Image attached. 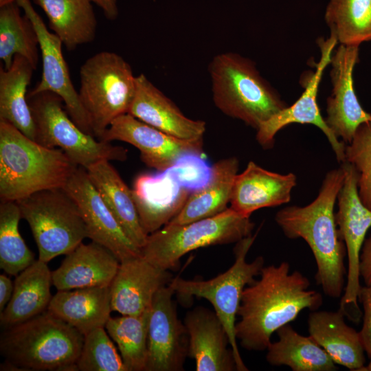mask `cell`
Segmentation results:
<instances>
[{
	"instance_id": "1",
	"label": "cell",
	"mask_w": 371,
	"mask_h": 371,
	"mask_svg": "<svg viewBox=\"0 0 371 371\" xmlns=\"http://www.w3.org/2000/svg\"><path fill=\"white\" fill-rule=\"evenodd\" d=\"M259 276L243 291L235 326L240 346L253 351L267 350L273 333L323 303L322 295L309 289V280L299 271L291 273L287 262L264 266Z\"/></svg>"
},
{
	"instance_id": "2",
	"label": "cell",
	"mask_w": 371,
	"mask_h": 371,
	"mask_svg": "<svg viewBox=\"0 0 371 371\" xmlns=\"http://www.w3.org/2000/svg\"><path fill=\"white\" fill-rule=\"evenodd\" d=\"M344 180L341 166L325 176L317 197L305 206L291 205L279 210L275 220L289 238H302L315 260L316 283L332 298L342 296L347 269L346 248L335 222L334 207Z\"/></svg>"
},
{
	"instance_id": "3",
	"label": "cell",
	"mask_w": 371,
	"mask_h": 371,
	"mask_svg": "<svg viewBox=\"0 0 371 371\" xmlns=\"http://www.w3.org/2000/svg\"><path fill=\"white\" fill-rule=\"evenodd\" d=\"M83 341L81 333L46 311L2 333L1 370L78 371Z\"/></svg>"
},
{
	"instance_id": "4",
	"label": "cell",
	"mask_w": 371,
	"mask_h": 371,
	"mask_svg": "<svg viewBox=\"0 0 371 371\" xmlns=\"http://www.w3.org/2000/svg\"><path fill=\"white\" fill-rule=\"evenodd\" d=\"M60 148L30 139L0 120V198L16 201L47 189L64 188L78 168Z\"/></svg>"
},
{
	"instance_id": "5",
	"label": "cell",
	"mask_w": 371,
	"mask_h": 371,
	"mask_svg": "<svg viewBox=\"0 0 371 371\" xmlns=\"http://www.w3.org/2000/svg\"><path fill=\"white\" fill-rule=\"evenodd\" d=\"M208 71L216 106L226 115L256 130L288 106L248 58L223 52L212 58Z\"/></svg>"
},
{
	"instance_id": "6",
	"label": "cell",
	"mask_w": 371,
	"mask_h": 371,
	"mask_svg": "<svg viewBox=\"0 0 371 371\" xmlns=\"http://www.w3.org/2000/svg\"><path fill=\"white\" fill-rule=\"evenodd\" d=\"M81 104L95 137L100 139L111 122L128 113L136 91V76L131 65L112 52H100L80 67Z\"/></svg>"
},
{
	"instance_id": "7",
	"label": "cell",
	"mask_w": 371,
	"mask_h": 371,
	"mask_svg": "<svg viewBox=\"0 0 371 371\" xmlns=\"http://www.w3.org/2000/svg\"><path fill=\"white\" fill-rule=\"evenodd\" d=\"M257 234L258 232L236 243L234 262L224 273L207 280H185L177 276L170 283L175 294L184 303L195 296L207 300L213 306L227 333L238 371L248 370L240 354L235 333L242 293L244 289L260 275L265 266L262 256H258L250 262L246 259Z\"/></svg>"
},
{
	"instance_id": "8",
	"label": "cell",
	"mask_w": 371,
	"mask_h": 371,
	"mask_svg": "<svg viewBox=\"0 0 371 371\" xmlns=\"http://www.w3.org/2000/svg\"><path fill=\"white\" fill-rule=\"evenodd\" d=\"M250 217L230 207L220 214L183 225L166 224L148 236L142 257L163 270H174L180 259L194 249L237 243L252 234Z\"/></svg>"
},
{
	"instance_id": "9",
	"label": "cell",
	"mask_w": 371,
	"mask_h": 371,
	"mask_svg": "<svg viewBox=\"0 0 371 371\" xmlns=\"http://www.w3.org/2000/svg\"><path fill=\"white\" fill-rule=\"evenodd\" d=\"M32 231L39 260L48 262L88 238L80 208L65 188L43 190L16 201Z\"/></svg>"
},
{
	"instance_id": "10",
	"label": "cell",
	"mask_w": 371,
	"mask_h": 371,
	"mask_svg": "<svg viewBox=\"0 0 371 371\" xmlns=\"http://www.w3.org/2000/svg\"><path fill=\"white\" fill-rule=\"evenodd\" d=\"M35 125L34 141L43 146L58 148L78 166L87 169L101 161L127 159V150L98 139L82 131L63 108V99L46 91L27 94Z\"/></svg>"
},
{
	"instance_id": "11",
	"label": "cell",
	"mask_w": 371,
	"mask_h": 371,
	"mask_svg": "<svg viewBox=\"0 0 371 371\" xmlns=\"http://www.w3.org/2000/svg\"><path fill=\"white\" fill-rule=\"evenodd\" d=\"M341 164L344 171V180L337 195L338 209L335 218L339 235L346 248L348 268L339 310L350 320L359 322L362 316L358 304V295L361 286L360 253L366 234L371 227V210L364 205L360 199L357 170L347 161Z\"/></svg>"
},
{
	"instance_id": "12",
	"label": "cell",
	"mask_w": 371,
	"mask_h": 371,
	"mask_svg": "<svg viewBox=\"0 0 371 371\" xmlns=\"http://www.w3.org/2000/svg\"><path fill=\"white\" fill-rule=\"evenodd\" d=\"M338 43L336 37L330 34L327 38H319L317 45L320 58L315 63L314 71L306 75L303 87L304 91L290 106L282 109L264 122L256 130V140L265 149L273 146L275 136L284 127L291 124H312L319 128L326 135L339 163L345 161L346 144L339 140L327 125L322 116L317 103V95L322 76L330 65L335 48Z\"/></svg>"
},
{
	"instance_id": "13",
	"label": "cell",
	"mask_w": 371,
	"mask_h": 371,
	"mask_svg": "<svg viewBox=\"0 0 371 371\" xmlns=\"http://www.w3.org/2000/svg\"><path fill=\"white\" fill-rule=\"evenodd\" d=\"M170 284L155 295L150 308L146 371H181L188 357L189 337L178 318Z\"/></svg>"
},
{
	"instance_id": "14",
	"label": "cell",
	"mask_w": 371,
	"mask_h": 371,
	"mask_svg": "<svg viewBox=\"0 0 371 371\" xmlns=\"http://www.w3.org/2000/svg\"><path fill=\"white\" fill-rule=\"evenodd\" d=\"M32 21L41 52L42 75L41 80L30 91H52L63 100L66 111L75 124L84 132L94 136L89 117L83 108L63 54L61 40L47 30L44 21L34 10L30 0H14ZM95 137V136H94Z\"/></svg>"
},
{
	"instance_id": "15",
	"label": "cell",
	"mask_w": 371,
	"mask_h": 371,
	"mask_svg": "<svg viewBox=\"0 0 371 371\" xmlns=\"http://www.w3.org/2000/svg\"><path fill=\"white\" fill-rule=\"evenodd\" d=\"M77 203L88 238L111 251L120 262L142 256V251L126 235L91 181L79 166L64 188Z\"/></svg>"
},
{
	"instance_id": "16",
	"label": "cell",
	"mask_w": 371,
	"mask_h": 371,
	"mask_svg": "<svg viewBox=\"0 0 371 371\" xmlns=\"http://www.w3.org/2000/svg\"><path fill=\"white\" fill-rule=\"evenodd\" d=\"M359 46L340 45L333 53L330 65L332 93L326 101L325 121L337 138L348 144L357 128L371 120L354 88L353 71L359 62Z\"/></svg>"
},
{
	"instance_id": "17",
	"label": "cell",
	"mask_w": 371,
	"mask_h": 371,
	"mask_svg": "<svg viewBox=\"0 0 371 371\" xmlns=\"http://www.w3.org/2000/svg\"><path fill=\"white\" fill-rule=\"evenodd\" d=\"M99 140H118L130 144L140 152L148 167L164 171L182 154L203 153V140L187 141L172 137L135 117L130 113L115 118Z\"/></svg>"
},
{
	"instance_id": "18",
	"label": "cell",
	"mask_w": 371,
	"mask_h": 371,
	"mask_svg": "<svg viewBox=\"0 0 371 371\" xmlns=\"http://www.w3.org/2000/svg\"><path fill=\"white\" fill-rule=\"evenodd\" d=\"M173 276L142 256L120 262L111 285L112 311L122 315H139L150 308L156 293Z\"/></svg>"
},
{
	"instance_id": "19",
	"label": "cell",
	"mask_w": 371,
	"mask_h": 371,
	"mask_svg": "<svg viewBox=\"0 0 371 371\" xmlns=\"http://www.w3.org/2000/svg\"><path fill=\"white\" fill-rule=\"evenodd\" d=\"M172 137L203 140L206 123L186 117L178 106L143 74L136 76V91L128 113Z\"/></svg>"
},
{
	"instance_id": "20",
	"label": "cell",
	"mask_w": 371,
	"mask_h": 371,
	"mask_svg": "<svg viewBox=\"0 0 371 371\" xmlns=\"http://www.w3.org/2000/svg\"><path fill=\"white\" fill-rule=\"evenodd\" d=\"M131 192L140 223L148 235L176 216L191 194L164 171L139 175Z\"/></svg>"
},
{
	"instance_id": "21",
	"label": "cell",
	"mask_w": 371,
	"mask_h": 371,
	"mask_svg": "<svg viewBox=\"0 0 371 371\" xmlns=\"http://www.w3.org/2000/svg\"><path fill=\"white\" fill-rule=\"evenodd\" d=\"M188 357L197 371H233L236 365L227 333L215 312L199 306L188 312Z\"/></svg>"
},
{
	"instance_id": "22",
	"label": "cell",
	"mask_w": 371,
	"mask_h": 371,
	"mask_svg": "<svg viewBox=\"0 0 371 371\" xmlns=\"http://www.w3.org/2000/svg\"><path fill=\"white\" fill-rule=\"evenodd\" d=\"M296 183L295 174L271 172L251 161L244 171L236 176L229 207L250 217L257 210L289 203Z\"/></svg>"
},
{
	"instance_id": "23",
	"label": "cell",
	"mask_w": 371,
	"mask_h": 371,
	"mask_svg": "<svg viewBox=\"0 0 371 371\" xmlns=\"http://www.w3.org/2000/svg\"><path fill=\"white\" fill-rule=\"evenodd\" d=\"M120 265L106 247L93 241L82 243L52 271V283L57 291L110 286Z\"/></svg>"
},
{
	"instance_id": "24",
	"label": "cell",
	"mask_w": 371,
	"mask_h": 371,
	"mask_svg": "<svg viewBox=\"0 0 371 371\" xmlns=\"http://www.w3.org/2000/svg\"><path fill=\"white\" fill-rule=\"evenodd\" d=\"M341 311H313L308 330L333 361L352 371L366 365L365 349L359 332L346 324Z\"/></svg>"
},
{
	"instance_id": "25",
	"label": "cell",
	"mask_w": 371,
	"mask_h": 371,
	"mask_svg": "<svg viewBox=\"0 0 371 371\" xmlns=\"http://www.w3.org/2000/svg\"><path fill=\"white\" fill-rule=\"evenodd\" d=\"M111 301L110 286L58 291L47 311L85 336L105 327L112 311Z\"/></svg>"
},
{
	"instance_id": "26",
	"label": "cell",
	"mask_w": 371,
	"mask_h": 371,
	"mask_svg": "<svg viewBox=\"0 0 371 371\" xmlns=\"http://www.w3.org/2000/svg\"><path fill=\"white\" fill-rule=\"evenodd\" d=\"M86 170L91 181L126 235L142 249L148 235L140 223L131 189L110 161L101 160Z\"/></svg>"
},
{
	"instance_id": "27",
	"label": "cell",
	"mask_w": 371,
	"mask_h": 371,
	"mask_svg": "<svg viewBox=\"0 0 371 371\" xmlns=\"http://www.w3.org/2000/svg\"><path fill=\"white\" fill-rule=\"evenodd\" d=\"M52 284L47 263L36 260L16 276L12 297L0 313L1 325L8 328L46 311L52 298Z\"/></svg>"
},
{
	"instance_id": "28",
	"label": "cell",
	"mask_w": 371,
	"mask_h": 371,
	"mask_svg": "<svg viewBox=\"0 0 371 371\" xmlns=\"http://www.w3.org/2000/svg\"><path fill=\"white\" fill-rule=\"evenodd\" d=\"M45 12L50 29L67 50L91 43L98 22L91 0H33Z\"/></svg>"
},
{
	"instance_id": "29",
	"label": "cell",
	"mask_w": 371,
	"mask_h": 371,
	"mask_svg": "<svg viewBox=\"0 0 371 371\" xmlns=\"http://www.w3.org/2000/svg\"><path fill=\"white\" fill-rule=\"evenodd\" d=\"M34 68L23 56H14L8 69L0 67V120H4L34 141L35 125L27 89Z\"/></svg>"
},
{
	"instance_id": "30",
	"label": "cell",
	"mask_w": 371,
	"mask_h": 371,
	"mask_svg": "<svg viewBox=\"0 0 371 371\" xmlns=\"http://www.w3.org/2000/svg\"><path fill=\"white\" fill-rule=\"evenodd\" d=\"M239 161L235 157L213 165V178L205 188L191 193L184 206L168 223L183 225L221 213L227 208Z\"/></svg>"
},
{
	"instance_id": "31",
	"label": "cell",
	"mask_w": 371,
	"mask_h": 371,
	"mask_svg": "<svg viewBox=\"0 0 371 371\" xmlns=\"http://www.w3.org/2000/svg\"><path fill=\"white\" fill-rule=\"evenodd\" d=\"M278 341L271 342L266 359L273 366H286L293 371H334L336 363L311 336L299 334L287 324L276 331Z\"/></svg>"
},
{
	"instance_id": "32",
	"label": "cell",
	"mask_w": 371,
	"mask_h": 371,
	"mask_svg": "<svg viewBox=\"0 0 371 371\" xmlns=\"http://www.w3.org/2000/svg\"><path fill=\"white\" fill-rule=\"evenodd\" d=\"M39 43L36 30L26 14L21 15L15 1L0 6V59L8 69L14 57L25 58L34 70L39 60Z\"/></svg>"
},
{
	"instance_id": "33",
	"label": "cell",
	"mask_w": 371,
	"mask_h": 371,
	"mask_svg": "<svg viewBox=\"0 0 371 371\" xmlns=\"http://www.w3.org/2000/svg\"><path fill=\"white\" fill-rule=\"evenodd\" d=\"M324 19L340 45L371 41V0H329Z\"/></svg>"
},
{
	"instance_id": "34",
	"label": "cell",
	"mask_w": 371,
	"mask_h": 371,
	"mask_svg": "<svg viewBox=\"0 0 371 371\" xmlns=\"http://www.w3.org/2000/svg\"><path fill=\"white\" fill-rule=\"evenodd\" d=\"M150 308L139 315L111 317L105 325L127 371H146Z\"/></svg>"
},
{
	"instance_id": "35",
	"label": "cell",
	"mask_w": 371,
	"mask_h": 371,
	"mask_svg": "<svg viewBox=\"0 0 371 371\" xmlns=\"http://www.w3.org/2000/svg\"><path fill=\"white\" fill-rule=\"evenodd\" d=\"M21 218L16 201H1L0 267L5 273L14 276L36 260L20 234Z\"/></svg>"
},
{
	"instance_id": "36",
	"label": "cell",
	"mask_w": 371,
	"mask_h": 371,
	"mask_svg": "<svg viewBox=\"0 0 371 371\" xmlns=\"http://www.w3.org/2000/svg\"><path fill=\"white\" fill-rule=\"evenodd\" d=\"M77 368L80 371H127L104 327L84 336Z\"/></svg>"
},
{
	"instance_id": "37",
	"label": "cell",
	"mask_w": 371,
	"mask_h": 371,
	"mask_svg": "<svg viewBox=\"0 0 371 371\" xmlns=\"http://www.w3.org/2000/svg\"><path fill=\"white\" fill-rule=\"evenodd\" d=\"M344 161L352 164L357 170L360 199L371 210V120L359 125L351 141L346 144Z\"/></svg>"
},
{
	"instance_id": "38",
	"label": "cell",
	"mask_w": 371,
	"mask_h": 371,
	"mask_svg": "<svg viewBox=\"0 0 371 371\" xmlns=\"http://www.w3.org/2000/svg\"><path fill=\"white\" fill-rule=\"evenodd\" d=\"M202 155L196 152L185 153L164 171L189 192L201 190L210 184L214 175L213 166Z\"/></svg>"
},
{
	"instance_id": "39",
	"label": "cell",
	"mask_w": 371,
	"mask_h": 371,
	"mask_svg": "<svg viewBox=\"0 0 371 371\" xmlns=\"http://www.w3.org/2000/svg\"><path fill=\"white\" fill-rule=\"evenodd\" d=\"M358 300L363 306V325L359 331L361 339L368 358L371 357V285L361 286Z\"/></svg>"
},
{
	"instance_id": "40",
	"label": "cell",
	"mask_w": 371,
	"mask_h": 371,
	"mask_svg": "<svg viewBox=\"0 0 371 371\" xmlns=\"http://www.w3.org/2000/svg\"><path fill=\"white\" fill-rule=\"evenodd\" d=\"M359 274L365 285H371V236L365 239L361 247Z\"/></svg>"
},
{
	"instance_id": "41",
	"label": "cell",
	"mask_w": 371,
	"mask_h": 371,
	"mask_svg": "<svg viewBox=\"0 0 371 371\" xmlns=\"http://www.w3.org/2000/svg\"><path fill=\"white\" fill-rule=\"evenodd\" d=\"M14 290V282L5 274L0 275V313L10 302Z\"/></svg>"
},
{
	"instance_id": "42",
	"label": "cell",
	"mask_w": 371,
	"mask_h": 371,
	"mask_svg": "<svg viewBox=\"0 0 371 371\" xmlns=\"http://www.w3.org/2000/svg\"><path fill=\"white\" fill-rule=\"evenodd\" d=\"M104 12L109 20H115L118 16L117 0H91Z\"/></svg>"
},
{
	"instance_id": "43",
	"label": "cell",
	"mask_w": 371,
	"mask_h": 371,
	"mask_svg": "<svg viewBox=\"0 0 371 371\" xmlns=\"http://www.w3.org/2000/svg\"><path fill=\"white\" fill-rule=\"evenodd\" d=\"M359 371H371V357L369 358V363L361 368Z\"/></svg>"
},
{
	"instance_id": "44",
	"label": "cell",
	"mask_w": 371,
	"mask_h": 371,
	"mask_svg": "<svg viewBox=\"0 0 371 371\" xmlns=\"http://www.w3.org/2000/svg\"><path fill=\"white\" fill-rule=\"evenodd\" d=\"M14 0H0V6L5 5L6 3L14 1Z\"/></svg>"
}]
</instances>
